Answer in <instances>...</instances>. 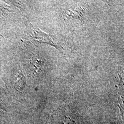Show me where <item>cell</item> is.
<instances>
[{
  "mask_svg": "<svg viewBox=\"0 0 124 124\" xmlns=\"http://www.w3.org/2000/svg\"><path fill=\"white\" fill-rule=\"evenodd\" d=\"M0 124H1V123H0Z\"/></svg>",
  "mask_w": 124,
  "mask_h": 124,
  "instance_id": "cell-1",
  "label": "cell"
}]
</instances>
